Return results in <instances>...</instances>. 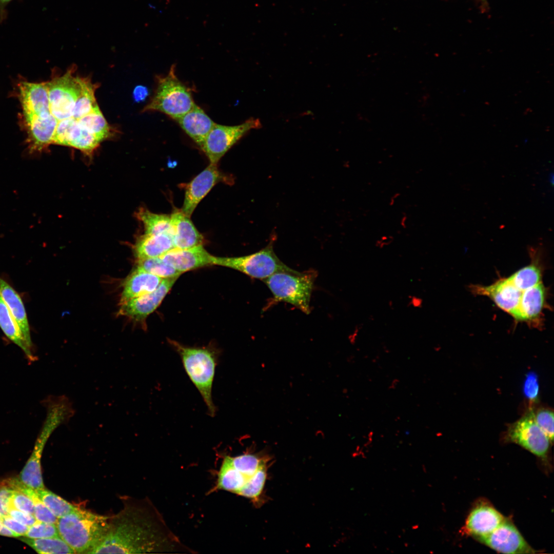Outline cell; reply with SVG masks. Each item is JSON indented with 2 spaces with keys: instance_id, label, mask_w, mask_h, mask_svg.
<instances>
[{
  "instance_id": "cell-1",
  "label": "cell",
  "mask_w": 554,
  "mask_h": 554,
  "mask_svg": "<svg viewBox=\"0 0 554 554\" xmlns=\"http://www.w3.org/2000/svg\"><path fill=\"white\" fill-rule=\"evenodd\" d=\"M123 508L110 517L109 528L91 553H192L166 525L148 499H123Z\"/></svg>"
},
{
  "instance_id": "cell-2",
  "label": "cell",
  "mask_w": 554,
  "mask_h": 554,
  "mask_svg": "<svg viewBox=\"0 0 554 554\" xmlns=\"http://www.w3.org/2000/svg\"><path fill=\"white\" fill-rule=\"evenodd\" d=\"M110 517L78 507L58 519L60 536L75 553L91 554L106 536Z\"/></svg>"
},
{
  "instance_id": "cell-3",
  "label": "cell",
  "mask_w": 554,
  "mask_h": 554,
  "mask_svg": "<svg viewBox=\"0 0 554 554\" xmlns=\"http://www.w3.org/2000/svg\"><path fill=\"white\" fill-rule=\"evenodd\" d=\"M179 354L185 370L201 394L208 414L214 417L216 411L212 401V388L219 354L210 347H187L172 342Z\"/></svg>"
},
{
  "instance_id": "cell-4",
  "label": "cell",
  "mask_w": 554,
  "mask_h": 554,
  "mask_svg": "<svg viewBox=\"0 0 554 554\" xmlns=\"http://www.w3.org/2000/svg\"><path fill=\"white\" fill-rule=\"evenodd\" d=\"M47 416L36 440L32 454L22 470L19 480L34 490L45 488L42 474L41 457L47 441L60 425L67 423L73 416L71 409L65 402L56 399L46 402Z\"/></svg>"
},
{
  "instance_id": "cell-5",
  "label": "cell",
  "mask_w": 554,
  "mask_h": 554,
  "mask_svg": "<svg viewBox=\"0 0 554 554\" xmlns=\"http://www.w3.org/2000/svg\"><path fill=\"white\" fill-rule=\"evenodd\" d=\"M316 276L313 270L279 272L263 280L274 300L291 304L306 314L310 312V302Z\"/></svg>"
},
{
  "instance_id": "cell-6",
  "label": "cell",
  "mask_w": 554,
  "mask_h": 554,
  "mask_svg": "<svg viewBox=\"0 0 554 554\" xmlns=\"http://www.w3.org/2000/svg\"><path fill=\"white\" fill-rule=\"evenodd\" d=\"M157 88L145 111H158L176 120L190 111L195 105L190 89L182 83L171 66L168 74L157 77Z\"/></svg>"
},
{
  "instance_id": "cell-7",
  "label": "cell",
  "mask_w": 554,
  "mask_h": 554,
  "mask_svg": "<svg viewBox=\"0 0 554 554\" xmlns=\"http://www.w3.org/2000/svg\"><path fill=\"white\" fill-rule=\"evenodd\" d=\"M212 265L230 268L262 281L276 272L295 270L279 259L271 243L259 251L248 255L239 257L213 255Z\"/></svg>"
},
{
  "instance_id": "cell-8",
  "label": "cell",
  "mask_w": 554,
  "mask_h": 554,
  "mask_svg": "<svg viewBox=\"0 0 554 554\" xmlns=\"http://www.w3.org/2000/svg\"><path fill=\"white\" fill-rule=\"evenodd\" d=\"M265 464L266 460L253 453L236 456L225 454L217 470L214 487L217 491L238 495L246 483Z\"/></svg>"
},
{
  "instance_id": "cell-9",
  "label": "cell",
  "mask_w": 554,
  "mask_h": 554,
  "mask_svg": "<svg viewBox=\"0 0 554 554\" xmlns=\"http://www.w3.org/2000/svg\"><path fill=\"white\" fill-rule=\"evenodd\" d=\"M73 69L47 82L51 114L60 121L72 117L76 101L82 90V77H75Z\"/></svg>"
},
{
  "instance_id": "cell-10",
  "label": "cell",
  "mask_w": 554,
  "mask_h": 554,
  "mask_svg": "<svg viewBox=\"0 0 554 554\" xmlns=\"http://www.w3.org/2000/svg\"><path fill=\"white\" fill-rule=\"evenodd\" d=\"M261 127L258 119L250 118L234 126L215 124L201 147L210 163L217 164L220 160L244 135L252 129Z\"/></svg>"
},
{
  "instance_id": "cell-11",
  "label": "cell",
  "mask_w": 554,
  "mask_h": 554,
  "mask_svg": "<svg viewBox=\"0 0 554 554\" xmlns=\"http://www.w3.org/2000/svg\"><path fill=\"white\" fill-rule=\"evenodd\" d=\"M507 439L540 458H545L550 440L536 424L531 412L512 423L506 433Z\"/></svg>"
},
{
  "instance_id": "cell-12",
  "label": "cell",
  "mask_w": 554,
  "mask_h": 554,
  "mask_svg": "<svg viewBox=\"0 0 554 554\" xmlns=\"http://www.w3.org/2000/svg\"><path fill=\"white\" fill-rule=\"evenodd\" d=\"M30 152H41L53 144L58 120L51 112L22 114Z\"/></svg>"
},
{
  "instance_id": "cell-13",
  "label": "cell",
  "mask_w": 554,
  "mask_h": 554,
  "mask_svg": "<svg viewBox=\"0 0 554 554\" xmlns=\"http://www.w3.org/2000/svg\"><path fill=\"white\" fill-rule=\"evenodd\" d=\"M470 288L477 295L489 297L500 308L517 320L523 291L517 287L509 277L500 279L489 286L474 285Z\"/></svg>"
},
{
  "instance_id": "cell-14",
  "label": "cell",
  "mask_w": 554,
  "mask_h": 554,
  "mask_svg": "<svg viewBox=\"0 0 554 554\" xmlns=\"http://www.w3.org/2000/svg\"><path fill=\"white\" fill-rule=\"evenodd\" d=\"M179 277L163 279L153 292L121 304L118 313L136 321L144 320L160 305Z\"/></svg>"
},
{
  "instance_id": "cell-15",
  "label": "cell",
  "mask_w": 554,
  "mask_h": 554,
  "mask_svg": "<svg viewBox=\"0 0 554 554\" xmlns=\"http://www.w3.org/2000/svg\"><path fill=\"white\" fill-rule=\"evenodd\" d=\"M479 539L492 549L504 553H530L535 552L517 528L505 520L491 533L479 538Z\"/></svg>"
},
{
  "instance_id": "cell-16",
  "label": "cell",
  "mask_w": 554,
  "mask_h": 554,
  "mask_svg": "<svg viewBox=\"0 0 554 554\" xmlns=\"http://www.w3.org/2000/svg\"><path fill=\"white\" fill-rule=\"evenodd\" d=\"M222 178L217 164L210 163L187 185L181 211L190 217L199 203Z\"/></svg>"
},
{
  "instance_id": "cell-17",
  "label": "cell",
  "mask_w": 554,
  "mask_h": 554,
  "mask_svg": "<svg viewBox=\"0 0 554 554\" xmlns=\"http://www.w3.org/2000/svg\"><path fill=\"white\" fill-rule=\"evenodd\" d=\"M212 257L203 245L186 249L173 248L160 256L165 263L181 273L212 265Z\"/></svg>"
},
{
  "instance_id": "cell-18",
  "label": "cell",
  "mask_w": 554,
  "mask_h": 554,
  "mask_svg": "<svg viewBox=\"0 0 554 554\" xmlns=\"http://www.w3.org/2000/svg\"><path fill=\"white\" fill-rule=\"evenodd\" d=\"M546 305V290L542 282L523 291L516 321L529 325L542 324V313Z\"/></svg>"
},
{
  "instance_id": "cell-19",
  "label": "cell",
  "mask_w": 554,
  "mask_h": 554,
  "mask_svg": "<svg viewBox=\"0 0 554 554\" xmlns=\"http://www.w3.org/2000/svg\"><path fill=\"white\" fill-rule=\"evenodd\" d=\"M504 520L503 516L491 506L479 505L468 515L464 530L479 538L491 533Z\"/></svg>"
},
{
  "instance_id": "cell-20",
  "label": "cell",
  "mask_w": 554,
  "mask_h": 554,
  "mask_svg": "<svg viewBox=\"0 0 554 554\" xmlns=\"http://www.w3.org/2000/svg\"><path fill=\"white\" fill-rule=\"evenodd\" d=\"M170 216L174 248L186 249L203 245L204 238L189 217L181 210H175Z\"/></svg>"
},
{
  "instance_id": "cell-21",
  "label": "cell",
  "mask_w": 554,
  "mask_h": 554,
  "mask_svg": "<svg viewBox=\"0 0 554 554\" xmlns=\"http://www.w3.org/2000/svg\"><path fill=\"white\" fill-rule=\"evenodd\" d=\"M163 279L136 267L124 283L120 304L153 292Z\"/></svg>"
},
{
  "instance_id": "cell-22",
  "label": "cell",
  "mask_w": 554,
  "mask_h": 554,
  "mask_svg": "<svg viewBox=\"0 0 554 554\" xmlns=\"http://www.w3.org/2000/svg\"><path fill=\"white\" fill-rule=\"evenodd\" d=\"M175 120L200 147L215 124L196 104L190 111Z\"/></svg>"
},
{
  "instance_id": "cell-23",
  "label": "cell",
  "mask_w": 554,
  "mask_h": 554,
  "mask_svg": "<svg viewBox=\"0 0 554 554\" xmlns=\"http://www.w3.org/2000/svg\"><path fill=\"white\" fill-rule=\"evenodd\" d=\"M0 295L16 322L27 345L33 350L29 325L22 300L14 288L1 277Z\"/></svg>"
},
{
  "instance_id": "cell-24",
  "label": "cell",
  "mask_w": 554,
  "mask_h": 554,
  "mask_svg": "<svg viewBox=\"0 0 554 554\" xmlns=\"http://www.w3.org/2000/svg\"><path fill=\"white\" fill-rule=\"evenodd\" d=\"M173 248L170 235L144 233L136 240L133 251L137 260H140L160 257Z\"/></svg>"
},
{
  "instance_id": "cell-25",
  "label": "cell",
  "mask_w": 554,
  "mask_h": 554,
  "mask_svg": "<svg viewBox=\"0 0 554 554\" xmlns=\"http://www.w3.org/2000/svg\"><path fill=\"white\" fill-rule=\"evenodd\" d=\"M0 327L5 335L21 348L30 361L35 360L33 351L27 345L16 322L1 295Z\"/></svg>"
},
{
  "instance_id": "cell-26",
  "label": "cell",
  "mask_w": 554,
  "mask_h": 554,
  "mask_svg": "<svg viewBox=\"0 0 554 554\" xmlns=\"http://www.w3.org/2000/svg\"><path fill=\"white\" fill-rule=\"evenodd\" d=\"M136 216L144 225V233L167 234L172 236L170 215L154 213L142 208L136 213Z\"/></svg>"
},
{
  "instance_id": "cell-27",
  "label": "cell",
  "mask_w": 554,
  "mask_h": 554,
  "mask_svg": "<svg viewBox=\"0 0 554 554\" xmlns=\"http://www.w3.org/2000/svg\"><path fill=\"white\" fill-rule=\"evenodd\" d=\"M97 86L89 79L82 77V90L77 98L73 110L72 117L78 120L98 109L94 92Z\"/></svg>"
},
{
  "instance_id": "cell-28",
  "label": "cell",
  "mask_w": 554,
  "mask_h": 554,
  "mask_svg": "<svg viewBox=\"0 0 554 554\" xmlns=\"http://www.w3.org/2000/svg\"><path fill=\"white\" fill-rule=\"evenodd\" d=\"M20 540L38 553H75L73 549L60 537L44 539L21 538Z\"/></svg>"
},
{
  "instance_id": "cell-29",
  "label": "cell",
  "mask_w": 554,
  "mask_h": 554,
  "mask_svg": "<svg viewBox=\"0 0 554 554\" xmlns=\"http://www.w3.org/2000/svg\"><path fill=\"white\" fill-rule=\"evenodd\" d=\"M7 485L24 492L31 499L34 504V516L37 521L56 524L58 519L41 500L34 490L28 487L17 479L9 480Z\"/></svg>"
},
{
  "instance_id": "cell-30",
  "label": "cell",
  "mask_w": 554,
  "mask_h": 554,
  "mask_svg": "<svg viewBox=\"0 0 554 554\" xmlns=\"http://www.w3.org/2000/svg\"><path fill=\"white\" fill-rule=\"evenodd\" d=\"M100 142L94 135L82 127L77 121L69 134L66 146L78 149L90 155L98 146Z\"/></svg>"
},
{
  "instance_id": "cell-31",
  "label": "cell",
  "mask_w": 554,
  "mask_h": 554,
  "mask_svg": "<svg viewBox=\"0 0 554 554\" xmlns=\"http://www.w3.org/2000/svg\"><path fill=\"white\" fill-rule=\"evenodd\" d=\"M78 124L100 142L111 134L110 128L100 109L77 120Z\"/></svg>"
},
{
  "instance_id": "cell-32",
  "label": "cell",
  "mask_w": 554,
  "mask_h": 554,
  "mask_svg": "<svg viewBox=\"0 0 554 554\" xmlns=\"http://www.w3.org/2000/svg\"><path fill=\"white\" fill-rule=\"evenodd\" d=\"M35 491L41 500L57 519L76 508L73 504L45 488Z\"/></svg>"
},
{
  "instance_id": "cell-33",
  "label": "cell",
  "mask_w": 554,
  "mask_h": 554,
  "mask_svg": "<svg viewBox=\"0 0 554 554\" xmlns=\"http://www.w3.org/2000/svg\"><path fill=\"white\" fill-rule=\"evenodd\" d=\"M509 278L517 287L524 291L542 282V270L538 264L533 261L515 272Z\"/></svg>"
},
{
  "instance_id": "cell-34",
  "label": "cell",
  "mask_w": 554,
  "mask_h": 554,
  "mask_svg": "<svg viewBox=\"0 0 554 554\" xmlns=\"http://www.w3.org/2000/svg\"><path fill=\"white\" fill-rule=\"evenodd\" d=\"M136 267L162 279L179 277L182 274L160 257L137 260Z\"/></svg>"
},
{
  "instance_id": "cell-35",
  "label": "cell",
  "mask_w": 554,
  "mask_h": 554,
  "mask_svg": "<svg viewBox=\"0 0 554 554\" xmlns=\"http://www.w3.org/2000/svg\"><path fill=\"white\" fill-rule=\"evenodd\" d=\"M267 477L266 464L262 466L241 490L239 496L250 499L254 502L259 501Z\"/></svg>"
},
{
  "instance_id": "cell-36",
  "label": "cell",
  "mask_w": 554,
  "mask_h": 554,
  "mask_svg": "<svg viewBox=\"0 0 554 554\" xmlns=\"http://www.w3.org/2000/svg\"><path fill=\"white\" fill-rule=\"evenodd\" d=\"M536 424L547 435L550 441L553 439V412L547 408L530 411Z\"/></svg>"
},
{
  "instance_id": "cell-37",
  "label": "cell",
  "mask_w": 554,
  "mask_h": 554,
  "mask_svg": "<svg viewBox=\"0 0 554 554\" xmlns=\"http://www.w3.org/2000/svg\"><path fill=\"white\" fill-rule=\"evenodd\" d=\"M60 536L56 525L37 521L29 527L24 537L31 539H44Z\"/></svg>"
},
{
  "instance_id": "cell-38",
  "label": "cell",
  "mask_w": 554,
  "mask_h": 554,
  "mask_svg": "<svg viewBox=\"0 0 554 554\" xmlns=\"http://www.w3.org/2000/svg\"><path fill=\"white\" fill-rule=\"evenodd\" d=\"M77 120L71 117L58 122L54 136L53 144L66 146L69 134Z\"/></svg>"
},
{
  "instance_id": "cell-39",
  "label": "cell",
  "mask_w": 554,
  "mask_h": 554,
  "mask_svg": "<svg viewBox=\"0 0 554 554\" xmlns=\"http://www.w3.org/2000/svg\"><path fill=\"white\" fill-rule=\"evenodd\" d=\"M10 502L18 510L34 515L33 502L31 499L24 492L13 489Z\"/></svg>"
},
{
  "instance_id": "cell-40",
  "label": "cell",
  "mask_w": 554,
  "mask_h": 554,
  "mask_svg": "<svg viewBox=\"0 0 554 554\" xmlns=\"http://www.w3.org/2000/svg\"><path fill=\"white\" fill-rule=\"evenodd\" d=\"M8 515L16 521L28 527L32 526L37 521L34 515L18 510L13 506L10 502L8 507Z\"/></svg>"
},
{
  "instance_id": "cell-41",
  "label": "cell",
  "mask_w": 554,
  "mask_h": 554,
  "mask_svg": "<svg viewBox=\"0 0 554 554\" xmlns=\"http://www.w3.org/2000/svg\"><path fill=\"white\" fill-rule=\"evenodd\" d=\"M0 520L5 526L14 532L19 537L24 536L29 528V527L16 521L9 515L1 518Z\"/></svg>"
},
{
  "instance_id": "cell-42",
  "label": "cell",
  "mask_w": 554,
  "mask_h": 554,
  "mask_svg": "<svg viewBox=\"0 0 554 554\" xmlns=\"http://www.w3.org/2000/svg\"><path fill=\"white\" fill-rule=\"evenodd\" d=\"M13 489L8 486H0V518L8 515V507Z\"/></svg>"
},
{
  "instance_id": "cell-43",
  "label": "cell",
  "mask_w": 554,
  "mask_h": 554,
  "mask_svg": "<svg viewBox=\"0 0 554 554\" xmlns=\"http://www.w3.org/2000/svg\"><path fill=\"white\" fill-rule=\"evenodd\" d=\"M537 378L534 374H529L527 377L524 386V393L530 400L536 399L538 394L539 388Z\"/></svg>"
},
{
  "instance_id": "cell-44",
  "label": "cell",
  "mask_w": 554,
  "mask_h": 554,
  "mask_svg": "<svg viewBox=\"0 0 554 554\" xmlns=\"http://www.w3.org/2000/svg\"><path fill=\"white\" fill-rule=\"evenodd\" d=\"M148 90L147 87L143 86H136L133 91V96L134 100L137 102L143 101L148 95Z\"/></svg>"
},
{
  "instance_id": "cell-45",
  "label": "cell",
  "mask_w": 554,
  "mask_h": 554,
  "mask_svg": "<svg viewBox=\"0 0 554 554\" xmlns=\"http://www.w3.org/2000/svg\"><path fill=\"white\" fill-rule=\"evenodd\" d=\"M393 240V237L390 235H383L375 241V246L379 249H383L390 245Z\"/></svg>"
},
{
  "instance_id": "cell-46",
  "label": "cell",
  "mask_w": 554,
  "mask_h": 554,
  "mask_svg": "<svg viewBox=\"0 0 554 554\" xmlns=\"http://www.w3.org/2000/svg\"><path fill=\"white\" fill-rule=\"evenodd\" d=\"M408 304L410 306L415 308H420L423 306V299L417 295H410L409 296Z\"/></svg>"
},
{
  "instance_id": "cell-47",
  "label": "cell",
  "mask_w": 554,
  "mask_h": 554,
  "mask_svg": "<svg viewBox=\"0 0 554 554\" xmlns=\"http://www.w3.org/2000/svg\"><path fill=\"white\" fill-rule=\"evenodd\" d=\"M12 0H0V21L2 22L5 19L6 17V9L8 5Z\"/></svg>"
},
{
  "instance_id": "cell-48",
  "label": "cell",
  "mask_w": 554,
  "mask_h": 554,
  "mask_svg": "<svg viewBox=\"0 0 554 554\" xmlns=\"http://www.w3.org/2000/svg\"><path fill=\"white\" fill-rule=\"evenodd\" d=\"M408 220L407 214L406 213H402L400 219V225L402 228L405 229L407 227Z\"/></svg>"
},
{
  "instance_id": "cell-49",
  "label": "cell",
  "mask_w": 554,
  "mask_h": 554,
  "mask_svg": "<svg viewBox=\"0 0 554 554\" xmlns=\"http://www.w3.org/2000/svg\"><path fill=\"white\" fill-rule=\"evenodd\" d=\"M401 194L400 192H395L389 198V205L390 206H393L395 204L397 201L400 197Z\"/></svg>"
},
{
  "instance_id": "cell-50",
  "label": "cell",
  "mask_w": 554,
  "mask_h": 554,
  "mask_svg": "<svg viewBox=\"0 0 554 554\" xmlns=\"http://www.w3.org/2000/svg\"><path fill=\"white\" fill-rule=\"evenodd\" d=\"M476 1L477 2H478L480 6V8L482 11H486V10H487L488 9V3H487V0H476Z\"/></svg>"
},
{
  "instance_id": "cell-51",
  "label": "cell",
  "mask_w": 554,
  "mask_h": 554,
  "mask_svg": "<svg viewBox=\"0 0 554 554\" xmlns=\"http://www.w3.org/2000/svg\"><path fill=\"white\" fill-rule=\"evenodd\" d=\"M399 381L397 379H394L390 383L389 388L390 389H394L398 384Z\"/></svg>"
},
{
  "instance_id": "cell-52",
  "label": "cell",
  "mask_w": 554,
  "mask_h": 554,
  "mask_svg": "<svg viewBox=\"0 0 554 554\" xmlns=\"http://www.w3.org/2000/svg\"><path fill=\"white\" fill-rule=\"evenodd\" d=\"M549 177V181L551 183V185H553V173H550Z\"/></svg>"
},
{
  "instance_id": "cell-53",
  "label": "cell",
  "mask_w": 554,
  "mask_h": 554,
  "mask_svg": "<svg viewBox=\"0 0 554 554\" xmlns=\"http://www.w3.org/2000/svg\"><path fill=\"white\" fill-rule=\"evenodd\" d=\"M2 525H3V523H2V522H1V520H0V527H1V526H2Z\"/></svg>"
}]
</instances>
